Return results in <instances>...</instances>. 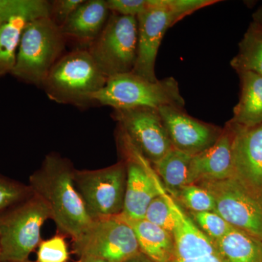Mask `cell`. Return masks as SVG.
Segmentation results:
<instances>
[{
    "label": "cell",
    "instance_id": "obj_19",
    "mask_svg": "<svg viewBox=\"0 0 262 262\" xmlns=\"http://www.w3.org/2000/svg\"><path fill=\"white\" fill-rule=\"evenodd\" d=\"M213 244L222 262H262V241L234 227Z\"/></svg>",
    "mask_w": 262,
    "mask_h": 262
},
{
    "label": "cell",
    "instance_id": "obj_2",
    "mask_svg": "<svg viewBox=\"0 0 262 262\" xmlns=\"http://www.w3.org/2000/svg\"><path fill=\"white\" fill-rule=\"evenodd\" d=\"M107 80L89 51L77 48L55 63L41 88L54 102L87 108Z\"/></svg>",
    "mask_w": 262,
    "mask_h": 262
},
{
    "label": "cell",
    "instance_id": "obj_31",
    "mask_svg": "<svg viewBox=\"0 0 262 262\" xmlns=\"http://www.w3.org/2000/svg\"><path fill=\"white\" fill-rule=\"evenodd\" d=\"M171 262H222L220 258H219L216 252L209 253V254L202 255V256H196L190 258H185V259H180V258H173Z\"/></svg>",
    "mask_w": 262,
    "mask_h": 262
},
{
    "label": "cell",
    "instance_id": "obj_32",
    "mask_svg": "<svg viewBox=\"0 0 262 262\" xmlns=\"http://www.w3.org/2000/svg\"><path fill=\"white\" fill-rule=\"evenodd\" d=\"M251 25L262 32V6L259 7L252 15Z\"/></svg>",
    "mask_w": 262,
    "mask_h": 262
},
{
    "label": "cell",
    "instance_id": "obj_24",
    "mask_svg": "<svg viewBox=\"0 0 262 262\" xmlns=\"http://www.w3.org/2000/svg\"><path fill=\"white\" fill-rule=\"evenodd\" d=\"M173 198L189 211H214L215 210L213 196L198 184H187Z\"/></svg>",
    "mask_w": 262,
    "mask_h": 262
},
{
    "label": "cell",
    "instance_id": "obj_14",
    "mask_svg": "<svg viewBox=\"0 0 262 262\" xmlns=\"http://www.w3.org/2000/svg\"><path fill=\"white\" fill-rule=\"evenodd\" d=\"M232 140L233 129L227 122L213 145L192 157L187 184L214 182L234 177Z\"/></svg>",
    "mask_w": 262,
    "mask_h": 262
},
{
    "label": "cell",
    "instance_id": "obj_20",
    "mask_svg": "<svg viewBox=\"0 0 262 262\" xmlns=\"http://www.w3.org/2000/svg\"><path fill=\"white\" fill-rule=\"evenodd\" d=\"M192 157L172 148L153 165L157 175L163 182L164 188L172 196H175L183 187L187 185Z\"/></svg>",
    "mask_w": 262,
    "mask_h": 262
},
{
    "label": "cell",
    "instance_id": "obj_23",
    "mask_svg": "<svg viewBox=\"0 0 262 262\" xmlns=\"http://www.w3.org/2000/svg\"><path fill=\"white\" fill-rule=\"evenodd\" d=\"M49 13L50 2L46 0H0V25L16 15L31 20Z\"/></svg>",
    "mask_w": 262,
    "mask_h": 262
},
{
    "label": "cell",
    "instance_id": "obj_5",
    "mask_svg": "<svg viewBox=\"0 0 262 262\" xmlns=\"http://www.w3.org/2000/svg\"><path fill=\"white\" fill-rule=\"evenodd\" d=\"M51 218L46 203L33 194L0 215V262H20L39 246L41 229Z\"/></svg>",
    "mask_w": 262,
    "mask_h": 262
},
{
    "label": "cell",
    "instance_id": "obj_11",
    "mask_svg": "<svg viewBox=\"0 0 262 262\" xmlns=\"http://www.w3.org/2000/svg\"><path fill=\"white\" fill-rule=\"evenodd\" d=\"M113 117L124 134L150 163H158L173 148L159 110L149 107L115 110Z\"/></svg>",
    "mask_w": 262,
    "mask_h": 262
},
{
    "label": "cell",
    "instance_id": "obj_22",
    "mask_svg": "<svg viewBox=\"0 0 262 262\" xmlns=\"http://www.w3.org/2000/svg\"><path fill=\"white\" fill-rule=\"evenodd\" d=\"M237 74L252 72L262 76V32L250 24L238 45V52L230 62Z\"/></svg>",
    "mask_w": 262,
    "mask_h": 262
},
{
    "label": "cell",
    "instance_id": "obj_26",
    "mask_svg": "<svg viewBox=\"0 0 262 262\" xmlns=\"http://www.w3.org/2000/svg\"><path fill=\"white\" fill-rule=\"evenodd\" d=\"M30 188L0 177V215L28 199Z\"/></svg>",
    "mask_w": 262,
    "mask_h": 262
},
{
    "label": "cell",
    "instance_id": "obj_25",
    "mask_svg": "<svg viewBox=\"0 0 262 262\" xmlns=\"http://www.w3.org/2000/svg\"><path fill=\"white\" fill-rule=\"evenodd\" d=\"M188 214L198 229L212 242L225 237L234 228L215 211H189Z\"/></svg>",
    "mask_w": 262,
    "mask_h": 262
},
{
    "label": "cell",
    "instance_id": "obj_34",
    "mask_svg": "<svg viewBox=\"0 0 262 262\" xmlns=\"http://www.w3.org/2000/svg\"><path fill=\"white\" fill-rule=\"evenodd\" d=\"M77 262H106L100 258L92 257V256H81Z\"/></svg>",
    "mask_w": 262,
    "mask_h": 262
},
{
    "label": "cell",
    "instance_id": "obj_12",
    "mask_svg": "<svg viewBox=\"0 0 262 262\" xmlns=\"http://www.w3.org/2000/svg\"><path fill=\"white\" fill-rule=\"evenodd\" d=\"M158 110L173 148L190 156L211 147L222 134L223 128L190 116L184 108L167 106Z\"/></svg>",
    "mask_w": 262,
    "mask_h": 262
},
{
    "label": "cell",
    "instance_id": "obj_36",
    "mask_svg": "<svg viewBox=\"0 0 262 262\" xmlns=\"http://www.w3.org/2000/svg\"><path fill=\"white\" fill-rule=\"evenodd\" d=\"M261 201H262V196H261Z\"/></svg>",
    "mask_w": 262,
    "mask_h": 262
},
{
    "label": "cell",
    "instance_id": "obj_13",
    "mask_svg": "<svg viewBox=\"0 0 262 262\" xmlns=\"http://www.w3.org/2000/svg\"><path fill=\"white\" fill-rule=\"evenodd\" d=\"M233 129L232 162L234 177L259 198L262 196V123Z\"/></svg>",
    "mask_w": 262,
    "mask_h": 262
},
{
    "label": "cell",
    "instance_id": "obj_18",
    "mask_svg": "<svg viewBox=\"0 0 262 262\" xmlns=\"http://www.w3.org/2000/svg\"><path fill=\"white\" fill-rule=\"evenodd\" d=\"M241 94L229 122L235 126L252 127L262 123V76L238 73Z\"/></svg>",
    "mask_w": 262,
    "mask_h": 262
},
{
    "label": "cell",
    "instance_id": "obj_17",
    "mask_svg": "<svg viewBox=\"0 0 262 262\" xmlns=\"http://www.w3.org/2000/svg\"><path fill=\"white\" fill-rule=\"evenodd\" d=\"M117 216L130 226L135 232L141 253L151 262H171L175 246L173 235L146 220H134Z\"/></svg>",
    "mask_w": 262,
    "mask_h": 262
},
{
    "label": "cell",
    "instance_id": "obj_10",
    "mask_svg": "<svg viewBox=\"0 0 262 262\" xmlns=\"http://www.w3.org/2000/svg\"><path fill=\"white\" fill-rule=\"evenodd\" d=\"M195 184L211 193L214 211L229 225L262 241L261 198L234 177Z\"/></svg>",
    "mask_w": 262,
    "mask_h": 262
},
{
    "label": "cell",
    "instance_id": "obj_29",
    "mask_svg": "<svg viewBox=\"0 0 262 262\" xmlns=\"http://www.w3.org/2000/svg\"><path fill=\"white\" fill-rule=\"evenodd\" d=\"M110 13L125 15L139 16L149 7V0H106Z\"/></svg>",
    "mask_w": 262,
    "mask_h": 262
},
{
    "label": "cell",
    "instance_id": "obj_28",
    "mask_svg": "<svg viewBox=\"0 0 262 262\" xmlns=\"http://www.w3.org/2000/svg\"><path fill=\"white\" fill-rule=\"evenodd\" d=\"M69 258L67 243L61 236L42 241L38 246L37 262H67Z\"/></svg>",
    "mask_w": 262,
    "mask_h": 262
},
{
    "label": "cell",
    "instance_id": "obj_30",
    "mask_svg": "<svg viewBox=\"0 0 262 262\" xmlns=\"http://www.w3.org/2000/svg\"><path fill=\"white\" fill-rule=\"evenodd\" d=\"M84 0H55L50 2L49 17L60 27L73 14Z\"/></svg>",
    "mask_w": 262,
    "mask_h": 262
},
{
    "label": "cell",
    "instance_id": "obj_4",
    "mask_svg": "<svg viewBox=\"0 0 262 262\" xmlns=\"http://www.w3.org/2000/svg\"><path fill=\"white\" fill-rule=\"evenodd\" d=\"M93 98L95 103L110 106L114 110L185 106L178 82L173 77L152 82L133 72L110 77Z\"/></svg>",
    "mask_w": 262,
    "mask_h": 262
},
{
    "label": "cell",
    "instance_id": "obj_21",
    "mask_svg": "<svg viewBox=\"0 0 262 262\" xmlns=\"http://www.w3.org/2000/svg\"><path fill=\"white\" fill-rule=\"evenodd\" d=\"M29 20L16 15L0 25V77L13 72L22 33Z\"/></svg>",
    "mask_w": 262,
    "mask_h": 262
},
{
    "label": "cell",
    "instance_id": "obj_15",
    "mask_svg": "<svg viewBox=\"0 0 262 262\" xmlns=\"http://www.w3.org/2000/svg\"><path fill=\"white\" fill-rule=\"evenodd\" d=\"M155 183L160 194L168 203L173 216L175 246L173 257L185 259L215 253L213 242L198 229L189 214L181 207L180 203L165 190L157 173Z\"/></svg>",
    "mask_w": 262,
    "mask_h": 262
},
{
    "label": "cell",
    "instance_id": "obj_8",
    "mask_svg": "<svg viewBox=\"0 0 262 262\" xmlns=\"http://www.w3.org/2000/svg\"><path fill=\"white\" fill-rule=\"evenodd\" d=\"M76 187L93 220L122 213L126 189L125 161L94 170H75Z\"/></svg>",
    "mask_w": 262,
    "mask_h": 262
},
{
    "label": "cell",
    "instance_id": "obj_27",
    "mask_svg": "<svg viewBox=\"0 0 262 262\" xmlns=\"http://www.w3.org/2000/svg\"><path fill=\"white\" fill-rule=\"evenodd\" d=\"M144 220L173 235V216L168 203L162 194H160L151 202L146 210Z\"/></svg>",
    "mask_w": 262,
    "mask_h": 262
},
{
    "label": "cell",
    "instance_id": "obj_33",
    "mask_svg": "<svg viewBox=\"0 0 262 262\" xmlns=\"http://www.w3.org/2000/svg\"><path fill=\"white\" fill-rule=\"evenodd\" d=\"M124 262H151L150 261L149 258H146L145 256H144L143 253H138L136 256H133L128 259H127L126 261Z\"/></svg>",
    "mask_w": 262,
    "mask_h": 262
},
{
    "label": "cell",
    "instance_id": "obj_7",
    "mask_svg": "<svg viewBox=\"0 0 262 262\" xmlns=\"http://www.w3.org/2000/svg\"><path fill=\"white\" fill-rule=\"evenodd\" d=\"M187 15L182 0H149L147 9L137 16V58L133 73L152 82L158 80L155 63L164 36Z\"/></svg>",
    "mask_w": 262,
    "mask_h": 262
},
{
    "label": "cell",
    "instance_id": "obj_1",
    "mask_svg": "<svg viewBox=\"0 0 262 262\" xmlns=\"http://www.w3.org/2000/svg\"><path fill=\"white\" fill-rule=\"evenodd\" d=\"M74 173L67 160L57 155H48L29 182L33 194L47 205L58 230L75 239L94 220L76 187Z\"/></svg>",
    "mask_w": 262,
    "mask_h": 262
},
{
    "label": "cell",
    "instance_id": "obj_9",
    "mask_svg": "<svg viewBox=\"0 0 262 262\" xmlns=\"http://www.w3.org/2000/svg\"><path fill=\"white\" fill-rule=\"evenodd\" d=\"M74 253L106 262H124L141 253L135 232L118 216L93 221L77 238Z\"/></svg>",
    "mask_w": 262,
    "mask_h": 262
},
{
    "label": "cell",
    "instance_id": "obj_3",
    "mask_svg": "<svg viewBox=\"0 0 262 262\" xmlns=\"http://www.w3.org/2000/svg\"><path fill=\"white\" fill-rule=\"evenodd\" d=\"M67 45L61 27L49 16L29 20L22 33L12 75L42 87L52 67L64 54Z\"/></svg>",
    "mask_w": 262,
    "mask_h": 262
},
{
    "label": "cell",
    "instance_id": "obj_6",
    "mask_svg": "<svg viewBox=\"0 0 262 262\" xmlns=\"http://www.w3.org/2000/svg\"><path fill=\"white\" fill-rule=\"evenodd\" d=\"M87 50L107 78L130 73L137 58V18L111 13L102 32Z\"/></svg>",
    "mask_w": 262,
    "mask_h": 262
},
{
    "label": "cell",
    "instance_id": "obj_35",
    "mask_svg": "<svg viewBox=\"0 0 262 262\" xmlns=\"http://www.w3.org/2000/svg\"><path fill=\"white\" fill-rule=\"evenodd\" d=\"M20 262H34V261H29V260H26V261H20Z\"/></svg>",
    "mask_w": 262,
    "mask_h": 262
},
{
    "label": "cell",
    "instance_id": "obj_16",
    "mask_svg": "<svg viewBox=\"0 0 262 262\" xmlns=\"http://www.w3.org/2000/svg\"><path fill=\"white\" fill-rule=\"evenodd\" d=\"M110 14L106 0H84L61 27L67 43L87 49L102 32Z\"/></svg>",
    "mask_w": 262,
    "mask_h": 262
}]
</instances>
